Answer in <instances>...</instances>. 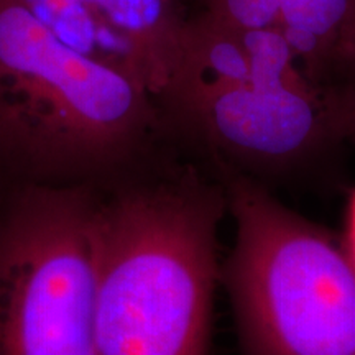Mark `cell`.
I'll return each mask as SVG.
<instances>
[{
    "label": "cell",
    "instance_id": "1",
    "mask_svg": "<svg viewBox=\"0 0 355 355\" xmlns=\"http://www.w3.org/2000/svg\"><path fill=\"white\" fill-rule=\"evenodd\" d=\"M224 184L178 146L101 186L97 355H211Z\"/></svg>",
    "mask_w": 355,
    "mask_h": 355
},
{
    "label": "cell",
    "instance_id": "8",
    "mask_svg": "<svg viewBox=\"0 0 355 355\" xmlns=\"http://www.w3.org/2000/svg\"><path fill=\"white\" fill-rule=\"evenodd\" d=\"M201 12L237 28L278 30L282 0H201Z\"/></svg>",
    "mask_w": 355,
    "mask_h": 355
},
{
    "label": "cell",
    "instance_id": "3",
    "mask_svg": "<svg viewBox=\"0 0 355 355\" xmlns=\"http://www.w3.org/2000/svg\"><path fill=\"white\" fill-rule=\"evenodd\" d=\"M157 99L0 0V181L105 186L173 150Z\"/></svg>",
    "mask_w": 355,
    "mask_h": 355
},
{
    "label": "cell",
    "instance_id": "10",
    "mask_svg": "<svg viewBox=\"0 0 355 355\" xmlns=\"http://www.w3.org/2000/svg\"><path fill=\"white\" fill-rule=\"evenodd\" d=\"M344 248L347 252L349 259L355 265V191L349 199L347 216H345V235H344Z\"/></svg>",
    "mask_w": 355,
    "mask_h": 355
},
{
    "label": "cell",
    "instance_id": "4",
    "mask_svg": "<svg viewBox=\"0 0 355 355\" xmlns=\"http://www.w3.org/2000/svg\"><path fill=\"white\" fill-rule=\"evenodd\" d=\"M234 247L220 265L242 355H355V265L334 235L252 178L222 173Z\"/></svg>",
    "mask_w": 355,
    "mask_h": 355
},
{
    "label": "cell",
    "instance_id": "2",
    "mask_svg": "<svg viewBox=\"0 0 355 355\" xmlns=\"http://www.w3.org/2000/svg\"><path fill=\"white\" fill-rule=\"evenodd\" d=\"M157 104L181 152L212 175L263 186L322 170L347 144L334 89L308 76L282 33L237 28L201 10L184 20Z\"/></svg>",
    "mask_w": 355,
    "mask_h": 355
},
{
    "label": "cell",
    "instance_id": "7",
    "mask_svg": "<svg viewBox=\"0 0 355 355\" xmlns=\"http://www.w3.org/2000/svg\"><path fill=\"white\" fill-rule=\"evenodd\" d=\"M277 32L324 87H337L354 69L355 0H282Z\"/></svg>",
    "mask_w": 355,
    "mask_h": 355
},
{
    "label": "cell",
    "instance_id": "6",
    "mask_svg": "<svg viewBox=\"0 0 355 355\" xmlns=\"http://www.w3.org/2000/svg\"><path fill=\"white\" fill-rule=\"evenodd\" d=\"M40 24L84 56L130 73L155 99L180 58L178 0H21Z\"/></svg>",
    "mask_w": 355,
    "mask_h": 355
},
{
    "label": "cell",
    "instance_id": "5",
    "mask_svg": "<svg viewBox=\"0 0 355 355\" xmlns=\"http://www.w3.org/2000/svg\"><path fill=\"white\" fill-rule=\"evenodd\" d=\"M101 186L0 181V355H97Z\"/></svg>",
    "mask_w": 355,
    "mask_h": 355
},
{
    "label": "cell",
    "instance_id": "9",
    "mask_svg": "<svg viewBox=\"0 0 355 355\" xmlns=\"http://www.w3.org/2000/svg\"><path fill=\"white\" fill-rule=\"evenodd\" d=\"M340 123L347 144H355V66L349 76L334 89Z\"/></svg>",
    "mask_w": 355,
    "mask_h": 355
}]
</instances>
